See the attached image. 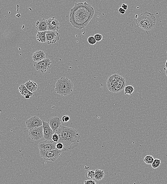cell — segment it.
I'll list each match as a JSON object with an SVG mask.
<instances>
[{
	"label": "cell",
	"instance_id": "11",
	"mask_svg": "<svg viewBox=\"0 0 167 184\" xmlns=\"http://www.w3.org/2000/svg\"><path fill=\"white\" fill-rule=\"evenodd\" d=\"M47 123L54 133L57 131L62 126L61 120L58 117H52L49 118Z\"/></svg>",
	"mask_w": 167,
	"mask_h": 184
},
{
	"label": "cell",
	"instance_id": "32",
	"mask_svg": "<svg viewBox=\"0 0 167 184\" xmlns=\"http://www.w3.org/2000/svg\"><path fill=\"white\" fill-rule=\"evenodd\" d=\"M118 11L119 13L121 14H124L126 12L125 10L123 9V8H121H121H119Z\"/></svg>",
	"mask_w": 167,
	"mask_h": 184
},
{
	"label": "cell",
	"instance_id": "18",
	"mask_svg": "<svg viewBox=\"0 0 167 184\" xmlns=\"http://www.w3.org/2000/svg\"><path fill=\"white\" fill-rule=\"evenodd\" d=\"M24 84L28 90L32 93L36 92L38 89L37 84L33 81L29 80Z\"/></svg>",
	"mask_w": 167,
	"mask_h": 184
},
{
	"label": "cell",
	"instance_id": "33",
	"mask_svg": "<svg viewBox=\"0 0 167 184\" xmlns=\"http://www.w3.org/2000/svg\"><path fill=\"white\" fill-rule=\"evenodd\" d=\"M121 8H123V9L127 11L128 9V5H126L125 4H123L122 5Z\"/></svg>",
	"mask_w": 167,
	"mask_h": 184
},
{
	"label": "cell",
	"instance_id": "23",
	"mask_svg": "<svg viewBox=\"0 0 167 184\" xmlns=\"http://www.w3.org/2000/svg\"><path fill=\"white\" fill-rule=\"evenodd\" d=\"M154 159L153 156L151 155H148L143 159L144 162L147 164H152Z\"/></svg>",
	"mask_w": 167,
	"mask_h": 184
},
{
	"label": "cell",
	"instance_id": "24",
	"mask_svg": "<svg viewBox=\"0 0 167 184\" xmlns=\"http://www.w3.org/2000/svg\"><path fill=\"white\" fill-rule=\"evenodd\" d=\"M161 161L160 159H155L154 160L152 164V168L156 169L161 165Z\"/></svg>",
	"mask_w": 167,
	"mask_h": 184
},
{
	"label": "cell",
	"instance_id": "2",
	"mask_svg": "<svg viewBox=\"0 0 167 184\" xmlns=\"http://www.w3.org/2000/svg\"><path fill=\"white\" fill-rule=\"evenodd\" d=\"M156 18L154 14L146 11L140 14L136 19L137 26L149 31L154 28Z\"/></svg>",
	"mask_w": 167,
	"mask_h": 184
},
{
	"label": "cell",
	"instance_id": "12",
	"mask_svg": "<svg viewBox=\"0 0 167 184\" xmlns=\"http://www.w3.org/2000/svg\"><path fill=\"white\" fill-rule=\"evenodd\" d=\"M57 143L52 140H45L39 143L38 147L40 150H56Z\"/></svg>",
	"mask_w": 167,
	"mask_h": 184
},
{
	"label": "cell",
	"instance_id": "26",
	"mask_svg": "<svg viewBox=\"0 0 167 184\" xmlns=\"http://www.w3.org/2000/svg\"><path fill=\"white\" fill-rule=\"evenodd\" d=\"M52 141L56 143H57L59 140V135L56 133H55L52 135Z\"/></svg>",
	"mask_w": 167,
	"mask_h": 184
},
{
	"label": "cell",
	"instance_id": "5",
	"mask_svg": "<svg viewBox=\"0 0 167 184\" xmlns=\"http://www.w3.org/2000/svg\"><path fill=\"white\" fill-rule=\"evenodd\" d=\"M81 138L80 135L77 130L69 127L68 135L63 143L65 151L72 150L77 147Z\"/></svg>",
	"mask_w": 167,
	"mask_h": 184
},
{
	"label": "cell",
	"instance_id": "35",
	"mask_svg": "<svg viewBox=\"0 0 167 184\" xmlns=\"http://www.w3.org/2000/svg\"><path fill=\"white\" fill-rule=\"evenodd\" d=\"M165 67L166 69H167V60L166 61V63H165Z\"/></svg>",
	"mask_w": 167,
	"mask_h": 184
},
{
	"label": "cell",
	"instance_id": "27",
	"mask_svg": "<svg viewBox=\"0 0 167 184\" xmlns=\"http://www.w3.org/2000/svg\"><path fill=\"white\" fill-rule=\"evenodd\" d=\"M56 149L59 150H61L63 152L65 151L64 150V145L63 143L61 142H58L57 143L56 145Z\"/></svg>",
	"mask_w": 167,
	"mask_h": 184
},
{
	"label": "cell",
	"instance_id": "9",
	"mask_svg": "<svg viewBox=\"0 0 167 184\" xmlns=\"http://www.w3.org/2000/svg\"><path fill=\"white\" fill-rule=\"evenodd\" d=\"M29 135L32 140H39L44 137L43 127H40L29 130Z\"/></svg>",
	"mask_w": 167,
	"mask_h": 184
},
{
	"label": "cell",
	"instance_id": "17",
	"mask_svg": "<svg viewBox=\"0 0 167 184\" xmlns=\"http://www.w3.org/2000/svg\"><path fill=\"white\" fill-rule=\"evenodd\" d=\"M45 58V53L42 50L37 51L33 53L32 56L33 60L35 62L40 61Z\"/></svg>",
	"mask_w": 167,
	"mask_h": 184
},
{
	"label": "cell",
	"instance_id": "31",
	"mask_svg": "<svg viewBox=\"0 0 167 184\" xmlns=\"http://www.w3.org/2000/svg\"><path fill=\"white\" fill-rule=\"evenodd\" d=\"M84 184H96V183L94 180H88L85 181L84 182Z\"/></svg>",
	"mask_w": 167,
	"mask_h": 184
},
{
	"label": "cell",
	"instance_id": "21",
	"mask_svg": "<svg viewBox=\"0 0 167 184\" xmlns=\"http://www.w3.org/2000/svg\"><path fill=\"white\" fill-rule=\"evenodd\" d=\"M95 179L97 181H100L104 179L105 173L104 171L98 169H97L95 171Z\"/></svg>",
	"mask_w": 167,
	"mask_h": 184
},
{
	"label": "cell",
	"instance_id": "4",
	"mask_svg": "<svg viewBox=\"0 0 167 184\" xmlns=\"http://www.w3.org/2000/svg\"><path fill=\"white\" fill-rule=\"evenodd\" d=\"M73 83L68 78L62 77L56 82L55 90L57 93L62 96L70 94L73 90Z\"/></svg>",
	"mask_w": 167,
	"mask_h": 184
},
{
	"label": "cell",
	"instance_id": "6",
	"mask_svg": "<svg viewBox=\"0 0 167 184\" xmlns=\"http://www.w3.org/2000/svg\"><path fill=\"white\" fill-rule=\"evenodd\" d=\"M63 152L56 149L51 150H40L41 157L45 160L51 162L56 161Z\"/></svg>",
	"mask_w": 167,
	"mask_h": 184
},
{
	"label": "cell",
	"instance_id": "13",
	"mask_svg": "<svg viewBox=\"0 0 167 184\" xmlns=\"http://www.w3.org/2000/svg\"><path fill=\"white\" fill-rule=\"evenodd\" d=\"M47 31L57 32L60 28L59 20L54 17L47 20Z\"/></svg>",
	"mask_w": 167,
	"mask_h": 184
},
{
	"label": "cell",
	"instance_id": "25",
	"mask_svg": "<svg viewBox=\"0 0 167 184\" xmlns=\"http://www.w3.org/2000/svg\"><path fill=\"white\" fill-rule=\"evenodd\" d=\"M88 43L91 45H94L96 44L97 42L95 38L94 37V36H90L89 37H88Z\"/></svg>",
	"mask_w": 167,
	"mask_h": 184
},
{
	"label": "cell",
	"instance_id": "36",
	"mask_svg": "<svg viewBox=\"0 0 167 184\" xmlns=\"http://www.w3.org/2000/svg\"><path fill=\"white\" fill-rule=\"evenodd\" d=\"M165 74H166V76L167 77V69L165 70Z\"/></svg>",
	"mask_w": 167,
	"mask_h": 184
},
{
	"label": "cell",
	"instance_id": "22",
	"mask_svg": "<svg viewBox=\"0 0 167 184\" xmlns=\"http://www.w3.org/2000/svg\"><path fill=\"white\" fill-rule=\"evenodd\" d=\"M134 91V88L132 85H128L125 87L124 94L125 95H132Z\"/></svg>",
	"mask_w": 167,
	"mask_h": 184
},
{
	"label": "cell",
	"instance_id": "20",
	"mask_svg": "<svg viewBox=\"0 0 167 184\" xmlns=\"http://www.w3.org/2000/svg\"><path fill=\"white\" fill-rule=\"evenodd\" d=\"M46 32L47 31L38 32L36 36L38 41L41 43L46 42Z\"/></svg>",
	"mask_w": 167,
	"mask_h": 184
},
{
	"label": "cell",
	"instance_id": "30",
	"mask_svg": "<svg viewBox=\"0 0 167 184\" xmlns=\"http://www.w3.org/2000/svg\"><path fill=\"white\" fill-rule=\"evenodd\" d=\"M70 117L68 115H64L62 117V121L63 123L68 122L70 121Z\"/></svg>",
	"mask_w": 167,
	"mask_h": 184
},
{
	"label": "cell",
	"instance_id": "10",
	"mask_svg": "<svg viewBox=\"0 0 167 184\" xmlns=\"http://www.w3.org/2000/svg\"><path fill=\"white\" fill-rule=\"evenodd\" d=\"M60 34L57 31H47L46 33V42L51 44L56 43L60 39Z\"/></svg>",
	"mask_w": 167,
	"mask_h": 184
},
{
	"label": "cell",
	"instance_id": "8",
	"mask_svg": "<svg viewBox=\"0 0 167 184\" xmlns=\"http://www.w3.org/2000/svg\"><path fill=\"white\" fill-rule=\"evenodd\" d=\"M26 127L30 130L43 125V121L39 117L34 116L27 119L25 123Z\"/></svg>",
	"mask_w": 167,
	"mask_h": 184
},
{
	"label": "cell",
	"instance_id": "28",
	"mask_svg": "<svg viewBox=\"0 0 167 184\" xmlns=\"http://www.w3.org/2000/svg\"><path fill=\"white\" fill-rule=\"evenodd\" d=\"M87 176L91 179H94L95 177V171L90 170L87 172Z\"/></svg>",
	"mask_w": 167,
	"mask_h": 184
},
{
	"label": "cell",
	"instance_id": "14",
	"mask_svg": "<svg viewBox=\"0 0 167 184\" xmlns=\"http://www.w3.org/2000/svg\"><path fill=\"white\" fill-rule=\"evenodd\" d=\"M43 121V134L45 140H52V137L54 133L48 123Z\"/></svg>",
	"mask_w": 167,
	"mask_h": 184
},
{
	"label": "cell",
	"instance_id": "19",
	"mask_svg": "<svg viewBox=\"0 0 167 184\" xmlns=\"http://www.w3.org/2000/svg\"><path fill=\"white\" fill-rule=\"evenodd\" d=\"M19 91L20 94L23 96L25 97L26 95H29L30 96H33V94L32 92H30L25 85L24 84H22L20 85L19 88Z\"/></svg>",
	"mask_w": 167,
	"mask_h": 184
},
{
	"label": "cell",
	"instance_id": "3",
	"mask_svg": "<svg viewBox=\"0 0 167 184\" xmlns=\"http://www.w3.org/2000/svg\"><path fill=\"white\" fill-rule=\"evenodd\" d=\"M126 85L125 78L117 74L109 77L107 81V87L108 90L115 93L121 92L124 89Z\"/></svg>",
	"mask_w": 167,
	"mask_h": 184
},
{
	"label": "cell",
	"instance_id": "34",
	"mask_svg": "<svg viewBox=\"0 0 167 184\" xmlns=\"http://www.w3.org/2000/svg\"><path fill=\"white\" fill-rule=\"evenodd\" d=\"M30 97L31 96H30V95H27L25 96V98L26 99H29L30 98Z\"/></svg>",
	"mask_w": 167,
	"mask_h": 184
},
{
	"label": "cell",
	"instance_id": "29",
	"mask_svg": "<svg viewBox=\"0 0 167 184\" xmlns=\"http://www.w3.org/2000/svg\"><path fill=\"white\" fill-rule=\"evenodd\" d=\"M94 38L96 40V42H100L102 40L103 36L101 34H96L94 35Z\"/></svg>",
	"mask_w": 167,
	"mask_h": 184
},
{
	"label": "cell",
	"instance_id": "7",
	"mask_svg": "<svg viewBox=\"0 0 167 184\" xmlns=\"http://www.w3.org/2000/svg\"><path fill=\"white\" fill-rule=\"evenodd\" d=\"M33 66L38 71L45 73L51 68L52 62L50 59L45 58L40 61L35 62Z\"/></svg>",
	"mask_w": 167,
	"mask_h": 184
},
{
	"label": "cell",
	"instance_id": "1",
	"mask_svg": "<svg viewBox=\"0 0 167 184\" xmlns=\"http://www.w3.org/2000/svg\"><path fill=\"white\" fill-rule=\"evenodd\" d=\"M94 14L95 11L90 4L86 2L76 3L71 10L69 21L74 27L81 30L87 26Z\"/></svg>",
	"mask_w": 167,
	"mask_h": 184
},
{
	"label": "cell",
	"instance_id": "16",
	"mask_svg": "<svg viewBox=\"0 0 167 184\" xmlns=\"http://www.w3.org/2000/svg\"><path fill=\"white\" fill-rule=\"evenodd\" d=\"M47 20L45 18H41L36 22V30L39 32L47 31Z\"/></svg>",
	"mask_w": 167,
	"mask_h": 184
},
{
	"label": "cell",
	"instance_id": "15",
	"mask_svg": "<svg viewBox=\"0 0 167 184\" xmlns=\"http://www.w3.org/2000/svg\"><path fill=\"white\" fill-rule=\"evenodd\" d=\"M69 127L62 125L61 128L55 133H57L59 137V140L58 142L62 143L63 144L64 143L68 135Z\"/></svg>",
	"mask_w": 167,
	"mask_h": 184
}]
</instances>
